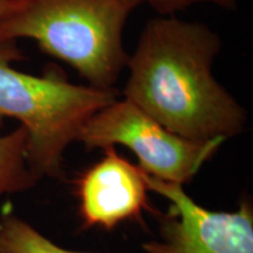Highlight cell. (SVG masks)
<instances>
[{"mask_svg":"<svg viewBox=\"0 0 253 253\" xmlns=\"http://www.w3.org/2000/svg\"><path fill=\"white\" fill-rule=\"evenodd\" d=\"M88 150L116 144L131 150L148 175L184 184L219 149L224 138L191 141L173 134L129 100H115L95 113L79 132Z\"/></svg>","mask_w":253,"mask_h":253,"instance_id":"4","label":"cell"},{"mask_svg":"<svg viewBox=\"0 0 253 253\" xmlns=\"http://www.w3.org/2000/svg\"><path fill=\"white\" fill-rule=\"evenodd\" d=\"M143 1L148 2L161 15H171L199 2L212 4L224 9H235L237 7L236 0H143Z\"/></svg>","mask_w":253,"mask_h":253,"instance_id":"9","label":"cell"},{"mask_svg":"<svg viewBox=\"0 0 253 253\" xmlns=\"http://www.w3.org/2000/svg\"><path fill=\"white\" fill-rule=\"evenodd\" d=\"M0 253H91L60 248L14 214L0 219Z\"/></svg>","mask_w":253,"mask_h":253,"instance_id":"8","label":"cell"},{"mask_svg":"<svg viewBox=\"0 0 253 253\" xmlns=\"http://www.w3.org/2000/svg\"><path fill=\"white\" fill-rule=\"evenodd\" d=\"M18 42L0 43V120L14 119L27 132V164L39 179L62 178L63 155L88 120L118 100V90L75 84L59 69L43 75L15 69Z\"/></svg>","mask_w":253,"mask_h":253,"instance_id":"3","label":"cell"},{"mask_svg":"<svg viewBox=\"0 0 253 253\" xmlns=\"http://www.w3.org/2000/svg\"><path fill=\"white\" fill-rule=\"evenodd\" d=\"M223 42L197 21L162 15L145 24L126 67L125 99L191 141L238 135L248 115L213 75Z\"/></svg>","mask_w":253,"mask_h":253,"instance_id":"1","label":"cell"},{"mask_svg":"<svg viewBox=\"0 0 253 253\" xmlns=\"http://www.w3.org/2000/svg\"><path fill=\"white\" fill-rule=\"evenodd\" d=\"M27 138L21 126L0 136V199L30 190L38 183L27 164Z\"/></svg>","mask_w":253,"mask_h":253,"instance_id":"7","label":"cell"},{"mask_svg":"<svg viewBox=\"0 0 253 253\" xmlns=\"http://www.w3.org/2000/svg\"><path fill=\"white\" fill-rule=\"evenodd\" d=\"M143 0H12L0 15V43L32 39L89 86L113 89L129 54L123 31Z\"/></svg>","mask_w":253,"mask_h":253,"instance_id":"2","label":"cell"},{"mask_svg":"<svg viewBox=\"0 0 253 253\" xmlns=\"http://www.w3.org/2000/svg\"><path fill=\"white\" fill-rule=\"evenodd\" d=\"M104 155L79 181L80 213L84 226L110 230L123 220L138 217L147 207L143 170L132 166L115 150Z\"/></svg>","mask_w":253,"mask_h":253,"instance_id":"6","label":"cell"},{"mask_svg":"<svg viewBox=\"0 0 253 253\" xmlns=\"http://www.w3.org/2000/svg\"><path fill=\"white\" fill-rule=\"evenodd\" d=\"M148 190L171 203L161 239L143 244L147 253H253V212L244 203L233 212L210 211L198 205L181 184L143 171Z\"/></svg>","mask_w":253,"mask_h":253,"instance_id":"5","label":"cell"},{"mask_svg":"<svg viewBox=\"0 0 253 253\" xmlns=\"http://www.w3.org/2000/svg\"><path fill=\"white\" fill-rule=\"evenodd\" d=\"M12 0H0V15L4 13V11L7 8V6L11 4Z\"/></svg>","mask_w":253,"mask_h":253,"instance_id":"10","label":"cell"}]
</instances>
